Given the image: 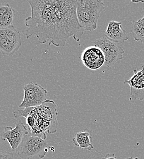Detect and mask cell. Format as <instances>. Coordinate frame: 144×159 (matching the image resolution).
<instances>
[{
	"mask_svg": "<svg viewBox=\"0 0 144 159\" xmlns=\"http://www.w3.org/2000/svg\"><path fill=\"white\" fill-rule=\"evenodd\" d=\"M31 14L25 20L26 39L36 36L41 44L64 47L72 38L80 42L85 30L76 14L75 0H29Z\"/></svg>",
	"mask_w": 144,
	"mask_h": 159,
	"instance_id": "6da1fadb",
	"label": "cell"
},
{
	"mask_svg": "<svg viewBox=\"0 0 144 159\" xmlns=\"http://www.w3.org/2000/svg\"><path fill=\"white\" fill-rule=\"evenodd\" d=\"M58 111L55 102L47 100L42 105L31 108L18 109L14 111L16 118L25 117L29 133L33 135H44L57 132Z\"/></svg>",
	"mask_w": 144,
	"mask_h": 159,
	"instance_id": "7a4b0ae2",
	"label": "cell"
},
{
	"mask_svg": "<svg viewBox=\"0 0 144 159\" xmlns=\"http://www.w3.org/2000/svg\"><path fill=\"white\" fill-rule=\"evenodd\" d=\"M104 9L103 0H77L76 14L81 28L88 31L96 30L98 20Z\"/></svg>",
	"mask_w": 144,
	"mask_h": 159,
	"instance_id": "3957f363",
	"label": "cell"
},
{
	"mask_svg": "<svg viewBox=\"0 0 144 159\" xmlns=\"http://www.w3.org/2000/svg\"><path fill=\"white\" fill-rule=\"evenodd\" d=\"M42 136L29 134L25 137L17 152L21 159H30L35 156L44 159L46 156L50 148L45 139H42Z\"/></svg>",
	"mask_w": 144,
	"mask_h": 159,
	"instance_id": "277c9868",
	"label": "cell"
},
{
	"mask_svg": "<svg viewBox=\"0 0 144 159\" xmlns=\"http://www.w3.org/2000/svg\"><path fill=\"white\" fill-rule=\"evenodd\" d=\"M21 46L20 32L11 25L4 29H0V52L4 56L11 57Z\"/></svg>",
	"mask_w": 144,
	"mask_h": 159,
	"instance_id": "5b68a950",
	"label": "cell"
},
{
	"mask_svg": "<svg viewBox=\"0 0 144 159\" xmlns=\"http://www.w3.org/2000/svg\"><path fill=\"white\" fill-rule=\"evenodd\" d=\"M23 99L19 108L36 107L42 105L47 100V91L41 85L30 82L24 85Z\"/></svg>",
	"mask_w": 144,
	"mask_h": 159,
	"instance_id": "8992f818",
	"label": "cell"
},
{
	"mask_svg": "<svg viewBox=\"0 0 144 159\" xmlns=\"http://www.w3.org/2000/svg\"><path fill=\"white\" fill-rule=\"evenodd\" d=\"M93 43L103 51L105 57V64L107 67H112L118 61L123 59L124 50L122 47L105 37L95 40Z\"/></svg>",
	"mask_w": 144,
	"mask_h": 159,
	"instance_id": "52a82bcc",
	"label": "cell"
},
{
	"mask_svg": "<svg viewBox=\"0 0 144 159\" xmlns=\"http://www.w3.org/2000/svg\"><path fill=\"white\" fill-rule=\"evenodd\" d=\"M28 129L23 124L21 119H19L15 124L14 128L11 126H6L4 132L1 134L3 141L7 140L13 151H16L21 146L25 137L29 134Z\"/></svg>",
	"mask_w": 144,
	"mask_h": 159,
	"instance_id": "ba28073f",
	"label": "cell"
},
{
	"mask_svg": "<svg viewBox=\"0 0 144 159\" xmlns=\"http://www.w3.org/2000/svg\"><path fill=\"white\" fill-rule=\"evenodd\" d=\"M83 64L88 69L95 70L100 69L105 64L103 51L96 45L86 47L81 55Z\"/></svg>",
	"mask_w": 144,
	"mask_h": 159,
	"instance_id": "9c48e42d",
	"label": "cell"
},
{
	"mask_svg": "<svg viewBox=\"0 0 144 159\" xmlns=\"http://www.w3.org/2000/svg\"><path fill=\"white\" fill-rule=\"evenodd\" d=\"M133 72V75L129 79L124 81L129 86V100H144V64L141 70L134 69Z\"/></svg>",
	"mask_w": 144,
	"mask_h": 159,
	"instance_id": "30bf717a",
	"label": "cell"
},
{
	"mask_svg": "<svg viewBox=\"0 0 144 159\" xmlns=\"http://www.w3.org/2000/svg\"><path fill=\"white\" fill-rule=\"evenodd\" d=\"M122 22L110 21L105 32V38L117 43H123L128 39L127 33L122 26Z\"/></svg>",
	"mask_w": 144,
	"mask_h": 159,
	"instance_id": "8fae6325",
	"label": "cell"
},
{
	"mask_svg": "<svg viewBox=\"0 0 144 159\" xmlns=\"http://www.w3.org/2000/svg\"><path fill=\"white\" fill-rule=\"evenodd\" d=\"M91 131H81L74 134L72 139L73 144L81 149L91 151L95 149L97 152L102 155V153L97 151L91 143Z\"/></svg>",
	"mask_w": 144,
	"mask_h": 159,
	"instance_id": "7c38bea8",
	"label": "cell"
},
{
	"mask_svg": "<svg viewBox=\"0 0 144 159\" xmlns=\"http://www.w3.org/2000/svg\"><path fill=\"white\" fill-rule=\"evenodd\" d=\"M15 10L7 3L0 4V29L12 25Z\"/></svg>",
	"mask_w": 144,
	"mask_h": 159,
	"instance_id": "4fadbf2b",
	"label": "cell"
},
{
	"mask_svg": "<svg viewBox=\"0 0 144 159\" xmlns=\"http://www.w3.org/2000/svg\"><path fill=\"white\" fill-rule=\"evenodd\" d=\"M131 32L136 41L144 43V16L137 21H132Z\"/></svg>",
	"mask_w": 144,
	"mask_h": 159,
	"instance_id": "5bb4252c",
	"label": "cell"
},
{
	"mask_svg": "<svg viewBox=\"0 0 144 159\" xmlns=\"http://www.w3.org/2000/svg\"><path fill=\"white\" fill-rule=\"evenodd\" d=\"M0 159H15L13 153L9 152H0Z\"/></svg>",
	"mask_w": 144,
	"mask_h": 159,
	"instance_id": "9a60e30c",
	"label": "cell"
},
{
	"mask_svg": "<svg viewBox=\"0 0 144 159\" xmlns=\"http://www.w3.org/2000/svg\"><path fill=\"white\" fill-rule=\"evenodd\" d=\"M101 159H117L115 155L114 154H107L105 156H104ZM139 159L138 157H131L128 159Z\"/></svg>",
	"mask_w": 144,
	"mask_h": 159,
	"instance_id": "2e32d148",
	"label": "cell"
}]
</instances>
